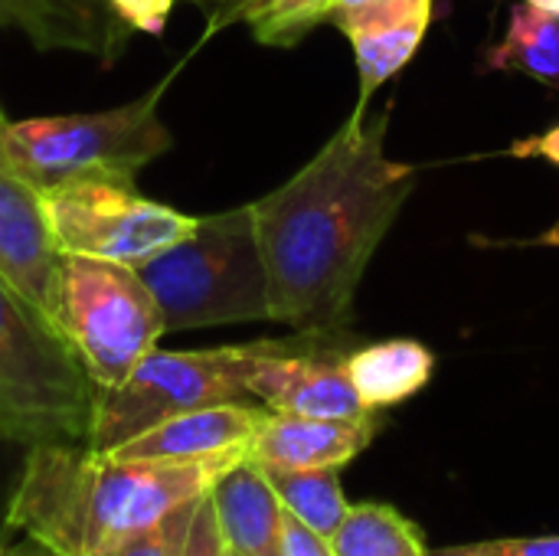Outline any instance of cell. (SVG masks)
Segmentation results:
<instances>
[{"label":"cell","instance_id":"obj_1","mask_svg":"<svg viewBox=\"0 0 559 556\" xmlns=\"http://www.w3.org/2000/svg\"><path fill=\"white\" fill-rule=\"evenodd\" d=\"M347 125L278 190L249 203L269 275L272 321L344 334L360 279L416 187V167L386 154L390 111Z\"/></svg>","mask_w":559,"mask_h":556},{"label":"cell","instance_id":"obj_2","mask_svg":"<svg viewBox=\"0 0 559 556\" xmlns=\"http://www.w3.org/2000/svg\"><path fill=\"white\" fill-rule=\"evenodd\" d=\"M249 452L203 462H138L75 442H33L7 524L59 556H102L160 524Z\"/></svg>","mask_w":559,"mask_h":556},{"label":"cell","instance_id":"obj_3","mask_svg":"<svg viewBox=\"0 0 559 556\" xmlns=\"http://www.w3.org/2000/svg\"><path fill=\"white\" fill-rule=\"evenodd\" d=\"M138 275L154 295L167 334L272 321L252 206L197 216L193 233L138 265Z\"/></svg>","mask_w":559,"mask_h":556},{"label":"cell","instance_id":"obj_4","mask_svg":"<svg viewBox=\"0 0 559 556\" xmlns=\"http://www.w3.org/2000/svg\"><path fill=\"white\" fill-rule=\"evenodd\" d=\"M46 321L95 390L121 387L167 334L160 308L134 265L85 256L59 259Z\"/></svg>","mask_w":559,"mask_h":556},{"label":"cell","instance_id":"obj_5","mask_svg":"<svg viewBox=\"0 0 559 556\" xmlns=\"http://www.w3.org/2000/svg\"><path fill=\"white\" fill-rule=\"evenodd\" d=\"M167 82L170 79L147 95L105 111L7 121L0 151L10 167L39 190L88 170H118L138 177L144 164L174 147V134L157 115Z\"/></svg>","mask_w":559,"mask_h":556},{"label":"cell","instance_id":"obj_6","mask_svg":"<svg viewBox=\"0 0 559 556\" xmlns=\"http://www.w3.org/2000/svg\"><path fill=\"white\" fill-rule=\"evenodd\" d=\"M255 354L259 341L213 351L154 347L121 387L95 390L85 446L115 452L170 416L219 403H246V374Z\"/></svg>","mask_w":559,"mask_h":556},{"label":"cell","instance_id":"obj_7","mask_svg":"<svg viewBox=\"0 0 559 556\" xmlns=\"http://www.w3.org/2000/svg\"><path fill=\"white\" fill-rule=\"evenodd\" d=\"M43 206L59 256L134 269L187 239L197 226V216L141 197L134 174L118 170H88L59 180L43 190Z\"/></svg>","mask_w":559,"mask_h":556},{"label":"cell","instance_id":"obj_8","mask_svg":"<svg viewBox=\"0 0 559 556\" xmlns=\"http://www.w3.org/2000/svg\"><path fill=\"white\" fill-rule=\"evenodd\" d=\"M95 387L59 334L0 279V403L26 442H85Z\"/></svg>","mask_w":559,"mask_h":556},{"label":"cell","instance_id":"obj_9","mask_svg":"<svg viewBox=\"0 0 559 556\" xmlns=\"http://www.w3.org/2000/svg\"><path fill=\"white\" fill-rule=\"evenodd\" d=\"M341 334L295 331L292 341H259L249 364L246 387L272 413L311 419H364L373 416L357 397L344 357L337 354Z\"/></svg>","mask_w":559,"mask_h":556},{"label":"cell","instance_id":"obj_10","mask_svg":"<svg viewBox=\"0 0 559 556\" xmlns=\"http://www.w3.org/2000/svg\"><path fill=\"white\" fill-rule=\"evenodd\" d=\"M59 259L62 256L46 220L43 190L16 174L0 151V279L43 321Z\"/></svg>","mask_w":559,"mask_h":556},{"label":"cell","instance_id":"obj_11","mask_svg":"<svg viewBox=\"0 0 559 556\" xmlns=\"http://www.w3.org/2000/svg\"><path fill=\"white\" fill-rule=\"evenodd\" d=\"M0 29H20L36 49H72L105 66L134 36L105 0H0Z\"/></svg>","mask_w":559,"mask_h":556},{"label":"cell","instance_id":"obj_12","mask_svg":"<svg viewBox=\"0 0 559 556\" xmlns=\"http://www.w3.org/2000/svg\"><path fill=\"white\" fill-rule=\"evenodd\" d=\"M265 416V406L219 403L170 416L147 433L128 439L108 456L138 462H203L229 452H249L252 436Z\"/></svg>","mask_w":559,"mask_h":556},{"label":"cell","instance_id":"obj_13","mask_svg":"<svg viewBox=\"0 0 559 556\" xmlns=\"http://www.w3.org/2000/svg\"><path fill=\"white\" fill-rule=\"evenodd\" d=\"M373 429V416L311 419L265 410L249 459L265 469H341L370 446Z\"/></svg>","mask_w":559,"mask_h":556},{"label":"cell","instance_id":"obj_14","mask_svg":"<svg viewBox=\"0 0 559 556\" xmlns=\"http://www.w3.org/2000/svg\"><path fill=\"white\" fill-rule=\"evenodd\" d=\"M210 501L233 554L282 556L285 508L259 462L249 456L236 462L210 488Z\"/></svg>","mask_w":559,"mask_h":556},{"label":"cell","instance_id":"obj_15","mask_svg":"<svg viewBox=\"0 0 559 556\" xmlns=\"http://www.w3.org/2000/svg\"><path fill=\"white\" fill-rule=\"evenodd\" d=\"M432 351L413 338L380 341L344 357V370L370 413L419 393L432 380Z\"/></svg>","mask_w":559,"mask_h":556},{"label":"cell","instance_id":"obj_16","mask_svg":"<svg viewBox=\"0 0 559 556\" xmlns=\"http://www.w3.org/2000/svg\"><path fill=\"white\" fill-rule=\"evenodd\" d=\"M485 69H518L547 85H559V20L531 7L518 3L511 10L508 36L488 49Z\"/></svg>","mask_w":559,"mask_h":556},{"label":"cell","instance_id":"obj_17","mask_svg":"<svg viewBox=\"0 0 559 556\" xmlns=\"http://www.w3.org/2000/svg\"><path fill=\"white\" fill-rule=\"evenodd\" d=\"M282 508L321 537H334L350 505L341 492L337 469H265Z\"/></svg>","mask_w":559,"mask_h":556},{"label":"cell","instance_id":"obj_18","mask_svg":"<svg viewBox=\"0 0 559 556\" xmlns=\"http://www.w3.org/2000/svg\"><path fill=\"white\" fill-rule=\"evenodd\" d=\"M331 547L334 556H429L419 528L390 505H354Z\"/></svg>","mask_w":559,"mask_h":556},{"label":"cell","instance_id":"obj_19","mask_svg":"<svg viewBox=\"0 0 559 556\" xmlns=\"http://www.w3.org/2000/svg\"><path fill=\"white\" fill-rule=\"evenodd\" d=\"M337 0H239L226 20L249 23L252 36L265 46H295L314 26L331 20Z\"/></svg>","mask_w":559,"mask_h":556},{"label":"cell","instance_id":"obj_20","mask_svg":"<svg viewBox=\"0 0 559 556\" xmlns=\"http://www.w3.org/2000/svg\"><path fill=\"white\" fill-rule=\"evenodd\" d=\"M426 33H429V23H406V26H393V29L350 36L354 56H357V72H360V105H367L370 95L416 56Z\"/></svg>","mask_w":559,"mask_h":556},{"label":"cell","instance_id":"obj_21","mask_svg":"<svg viewBox=\"0 0 559 556\" xmlns=\"http://www.w3.org/2000/svg\"><path fill=\"white\" fill-rule=\"evenodd\" d=\"M197 501L190 505H180L177 511H170L160 524L147 528L144 534L111 547L108 554L102 556H183L187 547V534H190V524H193V514H197Z\"/></svg>","mask_w":559,"mask_h":556},{"label":"cell","instance_id":"obj_22","mask_svg":"<svg viewBox=\"0 0 559 556\" xmlns=\"http://www.w3.org/2000/svg\"><path fill=\"white\" fill-rule=\"evenodd\" d=\"M429 556H559V537H511L429 551Z\"/></svg>","mask_w":559,"mask_h":556},{"label":"cell","instance_id":"obj_23","mask_svg":"<svg viewBox=\"0 0 559 556\" xmlns=\"http://www.w3.org/2000/svg\"><path fill=\"white\" fill-rule=\"evenodd\" d=\"M183 556H233L226 537H223V531H219V521H216V511H213L210 495H203L200 505H197V514H193V524H190V534H187Z\"/></svg>","mask_w":559,"mask_h":556},{"label":"cell","instance_id":"obj_24","mask_svg":"<svg viewBox=\"0 0 559 556\" xmlns=\"http://www.w3.org/2000/svg\"><path fill=\"white\" fill-rule=\"evenodd\" d=\"M134 33L160 36L180 0H105Z\"/></svg>","mask_w":559,"mask_h":556},{"label":"cell","instance_id":"obj_25","mask_svg":"<svg viewBox=\"0 0 559 556\" xmlns=\"http://www.w3.org/2000/svg\"><path fill=\"white\" fill-rule=\"evenodd\" d=\"M282 556H334V547L328 537L314 534L308 524H301L295 514L285 511V528H282Z\"/></svg>","mask_w":559,"mask_h":556},{"label":"cell","instance_id":"obj_26","mask_svg":"<svg viewBox=\"0 0 559 556\" xmlns=\"http://www.w3.org/2000/svg\"><path fill=\"white\" fill-rule=\"evenodd\" d=\"M511 154H514V157H544V161H550V164H557L559 167V125L557 128H550V131H544V134H537V138L518 141V144L511 147Z\"/></svg>","mask_w":559,"mask_h":556},{"label":"cell","instance_id":"obj_27","mask_svg":"<svg viewBox=\"0 0 559 556\" xmlns=\"http://www.w3.org/2000/svg\"><path fill=\"white\" fill-rule=\"evenodd\" d=\"M0 556H59L56 551H49L46 544H39V541H33V537H26L23 534V541L20 544H0Z\"/></svg>","mask_w":559,"mask_h":556},{"label":"cell","instance_id":"obj_28","mask_svg":"<svg viewBox=\"0 0 559 556\" xmlns=\"http://www.w3.org/2000/svg\"><path fill=\"white\" fill-rule=\"evenodd\" d=\"M0 439H13V442H26V433L23 426L13 419V413L0 403Z\"/></svg>","mask_w":559,"mask_h":556},{"label":"cell","instance_id":"obj_29","mask_svg":"<svg viewBox=\"0 0 559 556\" xmlns=\"http://www.w3.org/2000/svg\"><path fill=\"white\" fill-rule=\"evenodd\" d=\"M534 246H559V223H554L544 236H537Z\"/></svg>","mask_w":559,"mask_h":556},{"label":"cell","instance_id":"obj_30","mask_svg":"<svg viewBox=\"0 0 559 556\" xmlns=\"http://www.w3.org/2000/svg\"><path fill=\"white\" fill-rule=\"evenodd\" d=\"M524 3H531V7H537V10H544V13L559 20V0H524Z\"/></svg>","mask_w":559,"mask_h":556},{"label":"cell","instance_id":"obj_31","mask_svg":"<svg viewBox=\"0 0 559 556\" xmlns=\"http://www.w3.org/2000/svg\"><path fill=\"white\" fill-rule=\"evenodd\" d=\"M3 128H7V121H3V115H0V138H3Z\"/></svg>","mask_w":559,"mask_h":556},{"label":"cell","instance_id":"obj_32","mask_svg":"<svg viewBox=\"0 0 559 556\" xmlns=\"http://www.w3.org/2000/svg\"><path fill=\"white\" fill-rule=\"evenodd\" d=\"M233 556H239V554H233Z\"/></svg>","mask_w":559,"mask_h":556}]
</instances>
